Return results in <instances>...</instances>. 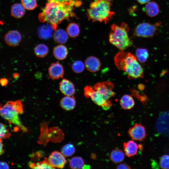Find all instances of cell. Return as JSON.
Segmentation results:
<instances>
[{
  "label": "cell",
  "mask_w": 169,
  "mask_h": 169,
  "mask_svg": "<svg viewBox=\"0 0 169 169\" xmlns=\"http://www.w3.org/2000/svg\"><path fill=\"white\" fill-rule=\"evenodd\" d=\"M81 4L79 0L70 3L48 2L39 14L38 19L41 22L50 24L56 30L58 24L63 20L74 16V7L79 6Z\"/></svg>",
  "instance_id": "cell-1"
},
{
  "label": "cell",
  "mask_w": 169,
  "mask_h": 169,
  "mask_svg": "<svg viewBox=\"0 0 169 169\" xmlns=\"http://www.w3.org/2000/svg\"><path fill=\"white\" fill-rule=\"evenodd\" d=\"M114 62L117 68L125 72L129 79L143 78L142 68L136 57L130 52H118L114 57Z\"/></svg>",
  "instance_id": "cell-2"
},
{
  "label": "cell",
  "mask_w": 169,
  "mask_h": 169,
  "mask_svg": "<svg viewBox=\"0 0 169 169\" xmlns=\"http://www.w3.org/2000/svg\"><path fill=\"white\" fill-rule=\"evenodd\" d=\"M24 112L23 105L21 100L7 101L2 105L0 104V115L6 120L10 124H13L23 132L28 129L22 123L19 115Z\"/></svg>",
  "instance_id": "cell-3"
},
{
  "label": "cell",
  "mask_w": 169,
  "mask_h": 169,
  "mask_svg": "<svg viewBox=\"0 0 169 169\" xmlns=\"http://www.w3.org/2000/svg\"><path fill=\"white\" fill-rule=\"evenodd\" d=\"M112 0H95L91 2L87 12L89 19L106 23L115 14L111 10Z\"/></svg>",
  "instance_id": "cell-4"
},
{
  "label": "cell",
  "mask_w": 169,
  "mask_h": 169,
  "mask_svg": "<svg viewBox=\"0 0 169 169\" xmlns=\"http://www.w3.org/2000/svg\"><path fill=\"white\" fill-rule=\"evenodd\" d=\"M129 27L128 25L122 22L120 25L113 24L109 36V42L121 51H124L132 45V43L128 35Z\"/></svg>",
  "instance_id": "cell-5"
},
{
  "label": "cell",
  "mask_w": 169,
  "mask_h": 169,
  "mask_svg": "<svg viewBox=\"0 0 169 169\" xmlns=\"http://www.w3.org/2000/svg\"><path fill=\"white\" fill-rule=\"evenodd\" d=\"M84 92L86 97H90L95 104L101 106L105 110H107L112 106L110 100L106 99L90 86H85L84 88Z\"/></svg>",
  "instance_id": "cell-6"
},
{
  "label": "cell",
  "mask_w": 169,
  "mask_h": 169,
  "mask_svg": "<svg viewBox=\"0 0 169 169\" xmlns=\"http://www.w3.org/2000/svg\"><path fill=\"white\" fill-rule=\"evenodd\" d=\"M160 24L157 22L154 24L144 22L138 24L134 29L133 34L135 36L144 38L152 37L158 30L157 27Z\"/></svg>",
  "instance_id": "cell-7"
},
{
  "label": "cell",
  "mask_w": 169,
  "mask_h": 169,
  "mask_svg": "<svg viewBox=\"0 0 169 169\" xmlns=\"http://www.w3.org/2000/svg\"><path fill=\"white\" fill-rule=\"evenodd\" d=\"M114 84L111 82L106 81L96 83L94 86V89L103 95L106 100L114 96L115 95L113 91Z\"/></svg>",
  "instance_id": "cell-8"
},
{
  "label": "cell",
  "mask_w": 169,
  "mask_h": 169,
  "mask_svg": "<svg viewBox=\"0 0 169 169\" xmlns=\"http://www.w3.org/2000/svg\"><path fill=\"white\" fill-rule=\"evenodd\" d=\"M128 133L132 139L137 141L143 140L146 135L145 127L138 123H135L130 128Z\"/></svg>",
  "instance_id": "cell-9"
},
{
  "label": "cell",
  "mask_w": 169,
  "mask_h": 169,
  "mask_svg": "<svg viewBox=\"0 0 169 169\" xmlns=\"http://www.w3.org/2000/svg\"><path fill=\"white\" fill-rule=\"evenodd\" d=\"M48 161L50 165L54 168H62L67 162L64 155L58 151H54L49 157Z\"/></svg>",
  "instance_id": "cell-10"
},
{
  "label": "cell",
  "mask_w": 169,
  "mask_h": 169,
  "mask_svg": "<svg viewBox=\"0 0 169 169\" xmlns=\"http://www.w3.org/2000/svg\"><path fill=\"white\" fill-rule=\"evenodd\" d=\"M64 74V69L63 65L57 61L51 64L48 69L49 77L53 80L62 78Z\"/></svg>",
  "instance_id": "cell-11"
},
{
  "label": "cell",
  "mask_w": 169,
  "mask_h": 169,
  "mask_svg": "<svg viewBox=\"0 0 169 169\" xmlns=\"http://www.w3.org/2000/svg\"><path fill=\"white\" fill-rule=\"evenodd\" d=\"M4 39L8 45L15 47L20 43L22 40V36L18 31L16 30H11L5 34Z\"/></svg>",
  "instance_id": "cell-12"
},
{
  "label": "cell",
  "mask_w": 169,
  "mask_h": 169,
  "mask_svg": "<svg viewBox=\"0 0 169 169\" xmlns=\"http://www.w3.org/2000/svg\"><path fill=\"white\" fill-rule=\"evenodd\" d=\"M59 89L65 96H73L75 93V89L73 83L66 79H63L59 84Z\"/></svg>",
  "instance_id": "cell-13"
},
{
  "label": "cell",
  "mask_w": 169,
  "mask_h": 169,
  "mask_svg": "<svg viewBox=\"0 0 169 169\" xmlns=\"http://www.w3.org/2000/svg\"><path fill=\"white\" fill-rule=\"evenodd\" d=\"M85 66L89 71L94 73L98 71L101 66V63L99 59L94 56L87 57L85 60Z\"/></svg>",
  "instance_id": "cell-14"
},
{
  "label": "cell",
  "mask_w": 169,
  "mask_h": 169,
  "mask_svg": "<svg viewBox=\"0 0 169 169\" xmlns=\"http://www.w3.org/2000/svg\"><path fill=\"white\" fill-rule=\"evenodd\" d=\"M54 29L50 24H44L40 26L38 30L39 37L43 39H47L51 38L53 34Z\"/></svg>",
  "instance_id": "cell-15"
},
{
  "label": "cell",
  "mask_w": 169,
  "mask_h": 169,
  "mask_svg": "<svg viewBox=\"0 0 169 169\" xmlns=\"http://www.w3.org/2000/svg\"><path fill=\"white\" fill-rule=\"evenodd\" d=\"M125 154L128 157H131L136 155L138 152V146L133 140H130L123 143Z\"/></svg>",
  "instance_id": "cell-16"
},
{
  "label": "cell",
  "mask_w": 169,
  "mask_h": 169,
  "mask_svg": "<svg viewBox=\"0 0 169 169\" xmlns=\"http://www.w3.org/2000/svg\"><path fill=\"white\" fill-rule=\"evenodd\" d=\"M75 98L73 96H66L62 98L60 101V105L62 108L67 111L74 109L76 105Z\"/></svg>",
  "instance_id": "cell-17"
},
{
  "label": "cell",
  "mask_w": 169,
  "mask_h": 169,
  "mask_svg": "<svg viewBox=\"0 0 169 169\" xmlns=\"http://www.w3.org/2000/svg\"><path fill=\"white\" fill-rule=\"evenodd\" d=\"M68 53L67 48L62 44L55 46L53 50V54L54 57L59 60H63L65 59Z\"/></svg>",
  "instance_id": "cell-18"
},
{
  "label": "cell",
  "mask_w": 169,
  "mask_h": 169,
  "mask_svg": "<svg viewBox=\"0 0 169 169\" xmlns=\"http://www.w3.org/2000/svg\"><path fill=\"white\" fill-rule=\"evenodd\" d=\"M145 10L147 15L152 17L156 16L159 12L158 6L154 1L148 2L145 6Z\"/></svg>",
  "instance_id": "cell-19"
},
{
  "label": "cell",
  "mask_w": 169,
  "mask_h": 169,
  "mask_svg": "<svg viewBox=\"0 0 169 169\" xmlns=\"http://www.w3.org/2000/svg\"><path fill=\"white\" fill-rule=\"evenodd\" d=\"M25 9L21 3H15L11 7V15L15 18H20L24 15L25 12Z\"/></svg>",
  "instance_id": "cell-20"
},
{
  "label": "cell",
  "mask_w": 169,
  "mask_h": 169,
  "mask_svg": "<svg viewBox=\"0 0 169 169\" xmlns=\"http://www.w3.org/2000/svg\"><path fill=\"white\" fill-rule=\"evenodd\" d=\"M121 106L125 110H130L135 105V101L133 97L130 95H123L120 100Z\"/></svg>",
  "instance_id": "cell-21"
},
{
  "label": "cell",
  "mask_w": 169,
  "mask_h": 169,
  "mask_svg": "<svg viewBox=\"0 0 169 169\" xmlns=\"http://www.w3.org/2000/svg\"><path fill=\"white\" fill-rule=\"evenodd\" d=\"M54 35V39L55 42L60 44L65 43L68 40V35L66 31L62 29L56 30Z\"/></svg>",
  "instance_id": "cell-22"
},
{
  "label": "cell",
  "mask_w": 169,
  "mask_h": 169,
  "mask_svg": "<svg viewBox=\"0 0 169 169\" xmlns=\"http://www.w3.org/2000/svg\"><path fill=\"white\" fill-rule=\"evenodd\" d=\"M110 159L113 162L119 163L125 159V154L121 149L116 148L113 150L110 155Z\"/></svg>",
  "instance_id": "cell-23"
},
{
  "label": "cell",
  "mask_w": 169,
  "mask_h": 169,
  "mask_svg": "<svg viewBox=\"0 0 169 169\" xmlns=\"http://www.w3.org/2000/svg\"><path fill=\"white\" fill-rule=\"evenodd\" d=\"M48 47L43 44H39L37 45L34 49L35 55L39 58H43L46 56L49 52Z\"/></svg>",
  "instance_id": "cell-24"
},
{
  "label": "cell",
  "mask_w": 169,
  "mask_h": 169,
  "mask_svg": "<svg viewBox=\"0 0 169 169\" xmlns=\"http://www.w3.org/2000/svg\"><path fill=\"white\" fill-rule=\"evenodd\" d=\"M84 161L80 157L75 156L72 158L69 162V166L72 169H81L84 167Z\"/></svg>",
  "instance_id": "cell-25"
},
{
  "label": "cell",
  "mask_w": 169,
  "mask_h": 169,
  "mask_svg": "<svg viewBox=\"0 0 169 169\" xmlns=\"http://www.w3.org/2000/svg\"><path fill=\"white\" fill-rule=\"evenodd\" d=\"M67 33L69 36L72 38H75L77 36L80 32L78 25L75 23H70L68 26Z\"/></svg>",
  "instance_id": "cell-26"
},
{
  "label": "cell",
  "mask_w": 169,
  "mask_h": 169,
  "mask_svg": "<svg viewBox=\"0 0 169 169\" xmlns=\"http://www.w3.org/2000/svg\"><path fill=\"white\" fill-rule=\"evenodd\" d=\"M136 55L138 61L143 63L147 60L149 56V53L146 49L138 48L136 50Z\"/></svg>",
  "instance_id": "cell-27"
},
{
  "label": "cell",
  "mask_w": 169,
  "mask_h": 169,
  "mask_svg": "<svg viewBox=\"0 0 169 169\" xmlns=\"http://www.w3.org/2000/svg\"><path fill=\"white\" fill-rule=\"evenodd\" d=\"M28 166L33 169H52L54 168L49 164L48 160L46 159L36 163L29 162L28 163Z\"/></svg>",
  "instance_id": "cell-28"
},
{
  "label": "cell",
  "mask_w": 169,
  "mask_h": 169,
  "mask_svg": "<svg viewBox=\"0 0 169 169\" xmlns=\"http://www.w3.org/2000/svg\"><path fill=\"white\" fill-rule=\"evenodd\" d=\"M75 152V148L72 144L69 143L64 146L61 149V153L64 156L68 157L73 155Z\"/></svg>",
  "instance_id": "cell-29"
},
{
  "label": "cell",
  "mask_w": 169,
  "mask_h": 169,
  "mask_svg": "<svg viewBox=\"0 0 169 169\" xmlns=\"http://www.w3.org/2000/svg\"><path fill=\"white\" fill-rule=\"evenodd\" d=\"M71 68L74 72L79 74L84 71L85 68L84 64L81 61L76 60L72 63Z\"/></svg>",
  "instance_id": "cell-30"
},
{
  "label": "cell",
  "mask_w": 169,
  "mask_h": 169,
  "mask_svg": "<svg viewBox=\"0 0 169 169\" xmlns=\"http://www.w3.org/2000/svg\"><path fill=\"white\" fill-rule=\"evenodd\" d=\"M22 4L25 9L32 10L37 7L36 0H21Z\"/></svg>",
  "instance_id": "cell-31"
},
{
  "label": "cell",
  "mask_w": 169,
  "mask_h": 169,
  "mask_svg": "<svg viewBox=\"0 0 169 169\" xmlns=\"http://www.w3.org/2000/svg\"><path fill=\"white\" fill-rule=\"evenodd\" d=\"M11 136V133L6 125L0 122V139L9 138Z\"/></svg>",
  "instance_id": "cell-32"
},
{
  "label": "cell",
  "mask_w": 169,
  "mask_h": 169,
  "mask_svg": "<svg viewBox=\"0 0 169 169\" xmlns=\"http://www.w3.org/2000/svg\"><path fill=\"white\" fill-rule=\"evenodd\" d=\"M159 165L162 169H169V155H164L161 157L159 161Z\"/></svg>",
  "instance_id": "cell-33"
},
{
  "label": "cell",
  "mask_w": 169,
  "mask_h": 169,
  "mask_svg": "<svg viewBox=\"0 0 169 169\" xmlns=\"http://www.w3.org/2000/svg\"><path fill=\"white\" fill-rule=\"evenodd\" d=\"M132 93L134 95L136 96L141 102H143L146 100V97L141 95L136 90H133Z\"/></svg>",
  "instance_id": "cell-34"
},
{
  "label": "cell",
  "mask_w": 169,
  "mask_h": 169,
  "mask_svg": "<svg viewBox=\"0 0 169 169\" xmlns=\"http://www.w3.org/2000/svg\"><path fill=\"white\" fill-rule=\"evenodd\" d=\"M78 0H47L48 2H53L58 3H70Z\"/></svg>",
  "instance_id": "cell-35"
},
{
  "label": "cell",
  "mask_w": 169,
  "mask_h": 169,
  "mask_svg": "<svg viewBox=\"0 0 169 169\" xmlns=\"http://www.w3.org/2000/svg\"><path fill=\"white\" fill-rule=\"evenodd\" d=\"M117 169H131V166L128 164L125 163H121L119 164L117 167Z\"/></svg>",
  "instance_id": "cell-36"
},
{
  "label": "cell",
  "mask_w": 169,
  "mask_h": 169,
  "mask_svg": "<svg viewBox=\"0 0 169 169\" xmlns=\"http://www.w3.org/2000/svg\"><path fill=\"white\" fill-rule=\"evenodd\" d=\"M8 164L4 161H0V169H9Z\"/></svg>",
  "instance_id": "cell-37"
},
{
  "label": "cell",
  "mask_w": 169,
  "mask_h": 169,
  "mask_svg": "<svg viewBox=\"0 0 169 169\" xmlns=\"http://www.w3.org/2000/svg\"><path fill=\"white\" fill-rule=\"evenodd\" d=\"M3 146L4 145L3 143L2 140L0 139V156L4 153V151Z\"/></svg>",
  "instance_id": "cell-38"
},
{
  "label": "cell",
  "mask_w": 169,
  "mask_h": 169,
  "mask_svg": "<svg viewBox=\"0 0 169 169\" xmlns=\"http://www.w3.org/2000/svg\"><path fill=\"white\" fill-rule=\"evenodd\" d=\"M8 83V80L7 79L3 78L0 80V83L2 86H5Z\"/></svg>",
  "instance_id": "cell-39"
},
{
  "label": "cell",
  "mask_w": 169,
  "mask_h": 169,
  "mask_svg": "<svg viewBox=\"0 0 169 169\" xmlns=\"http://www.w3.org/2000/svg\"><path fill=\"white\" fill-rule=\"evenodd\" d=\"M150 0H137V1L141 4H144L150 1Z\"/></svg>",
  "instance_id": "cell-40"
}]
</instances>
